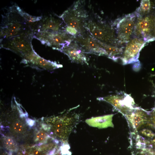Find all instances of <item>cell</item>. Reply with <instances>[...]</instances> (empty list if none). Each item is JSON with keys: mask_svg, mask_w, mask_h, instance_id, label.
Wrapping results in <instances>:
<instances>
[{"mask_svg": "<svg viewBox=\"0 0 155 155\" xmlns=\"http://www.w3.org/2000/svg\"><path fill=\"white\" fill-rule=\"evenodd\" d=\"M26 14L17 5L7 9L2 15L1 26V42L24 35L34 34V22L29 21Z\"/></svg>", "mask_w": 155, "mask_h": 155, "instance_id": "1", "label": "cell"}, {"mask_svg": "<svg viewBox=\"0 0 155 155\" xmlns=\"http://www.w3.org/2000/svg\"><path fill=\"white\" fill-rule=\"evenodd\" d=\"M59 18L65 26L75 30L79 35L88 32L89 15L85 9L84 1L79 0L75 2Z\"/></svg>", "mask_w": 155, "mask_h": 155, "instance_id": "2", "label": "cell"}, {"mask_svg": "<svg viewBox=\"0 0 155 155\" xmlns=\"http://www.w3.org/2000/svg\"><path fill=\"white\" fill-rule=\"evenodd\" d=\"M34 38L42 44L59 51L74 41V38L65 30L57 32H39L34 33Z\"/></svg>", "mask_w": 155, "mask_h": 155, "instance_id": "3", "label": "cell"}, {"mask_svg": "<svg viewBox=\"0 0 155 155\" xmlns=\"http://www.w3.org/2000/svg\"><path fill=\"white\" fill-rule=\"evenodd\" d=\"M34 35H24L1 42L2 47L10 50L19 54L24 59L34 51L31 41Z\"/></svg>", "mask_w": 155, "mask_h": 155, "instance_id": "4", "label": "cell"}, {"mask_svg": "<svg viewBox=\"0 0 155 155\" xmlns=\"http://www.w3.org/2000/svg\"><path fill=\"white\" fill-rule=\"evenodd\" d=\"M137 16L135 12L125 15L116 20L113 24L120 43H127L133 33Z\"/></svg>", "mask_w": 155, "mask_h": 155, "instance_id": "5", "label": "cell"}, {"mask_svg": "<svg viewBox=\"0 0 155 155\" xmlns=\"http://www.w3.org/2000/svg\"><path fill=\"white\" fill-rule=\"evenodd\" d=\"M87 30L90 34L101 42L113 45L115 40L112 28L99 21L89 20Z\"/></svg>", "mask_w": 155, "mask_h": 155, "instance_id": "6", "label": "cell"}, {"mask_svg": "<svg viewBox=\"0 0 155 155\" xmlns=\"http://www.w3.org/2000/svg\"><path fill=\"white\" fill-rule=\"evenodd\" d=\"M97 99L110 104L124 115L135 107L133 98L130 95L123 92H120L116 94L99 97Z\"/></svg>", "mask_w": 155, "mask_h": 155, "instance_id": "7", "label": "cell"}, {"mask_svg": "<svg viewBox=\"0 0 155 155\" xmlns=\"http://www.w3.org/2000/svg\"><path fill=\"white\" fill-rule=\"evenodd\" d=\"M146 42L143 39L135 36L127 43L121 58L122 64L125 65L137 62L140 52Z\"/></svg>", "mask_w": 155, "mask_h": 155, "instance_id": "8", "label": "cell"}, {"mask_svg": "<svg viewBox=\"0 0 155 155\" xmlns=\"http://www.w3.org/2000/svg\"><path fill=\"white\" fill-rule=\"evenodd\" d=\"M155 22V17L152 16L137 18L133 32L135 37L146 42L154 40L152 32Z\"/></svg>", "mask_w": 155, "mask_h": 155, "instance_id": "9", "label": "cell"}, {"mask_svg": "<svg viewBox=\"0 0 155 155\" xmlns=\"http://www.w3.org/2000/svg\"><path fill=\"white\" fill-rule=\"evenodd\" d=\"M74 41L79 44L86 54L107 56L106 51L88 32L78 36L74 38Z\"/></svg>", "mask_w": 155, "mask_h": 155, "instance_id": "10", "label": "cell"}, {"mask_svg": "<svg viewBox=\"0 0 155 155\" xmlns=\"http://www.w3.org/2000/svg\"><path fill=\"white\" fill-rule=\"evenodd\" d=\"M63 30H65L63 22L53 17L49 16L36 23L34 33L39 32H57Z\"/></svg>", "mask_w": 155, "mask_h": 155, "instance_id": "11", "label": "cell"}, {"mask_svg": "<svg viewBox=\"0 0 155 155\" xmlns=\"http://www.w3.org/2000/svg\"><path fill=\"white\" fill-rule=\"evenodd\" d=\"M148 115L144 110L135 107L124 116L133 131L137 132L148 122Z\"/></svg>", "mask_w": 155, "mask_h": 155, "instance_id": "12", "label": "cell"}, {"mask_svg": "<svg viewBox=\"0 0 155 155\" xmlns=\"http://www.w3.org/2000/svg\"><path fill=\"white\" fill-rule=\"evenodd\" d=\"M59 51L66 55L72 62L88 65L86 53L79 44L74 41Z\"/></svg>", "mask_w": 155, "mask_h": 155, "instance_id": "13", "label": "cell"}, {"mask_svg": "<svg viewBox=\"0 0 155 155\" xmlns=\"http://www.w3.org/2000/svg\"><path fill=\"white\" fill-rule=\"evenodd\" d=\"M24 60L33 65L46 69L52 70L62 67L61 65L46 60L41 58L35 52L24 59Z\"/></svg>", "mask_w": 155, "mask_h": 155, "instance_id": "14", "label": "cell"}, {"mask_svg": "<svg viewBox=\"0 0 155 155\" xmlns=\"http://www.w3.org/2000/svg\"><path fill=\"white\" fill-rule=\"evenodd\" d=\"M113 114H111L93 117L86 119L85 122L90 126L99 129L113 127L114 125L113 123Z\"/></svg>", "mask_w": 155, "mask_h": 155, "instance_id": "15", "label": "cell"}, {"mask_svg": "<svg viewBox=\"0 0 155 155\" xmlns=\"http://www.w3.org/2000/svg\"><path fill=\"white\" fill-rule=\"evenodd\" d=\"M97 41L106 51L107 57L108 58L115 61H117L119 58H121L124 47H119L114 45L107 44Z\"/></svg>", "mask_w": 155, "mask_h": 155, "instance_id": "16", "label": "cell"}, {"mask_svg": "<svg viewBox=\"0 0 155 155\" xmlns=\"http://www.w3.org/2000/svg\"><path fill=\"white\" fill-rule=\"evenodd\" d=\"M151 3L149 0H142L140 5L135 12L137 18L144 17L150 12Z\"/></svg>", "mask_w": 155, "mask_h": 155, "instance_id": "17", "label": "cell"}, {"mask_svg": "<svg viewBox=\"0 0 155 155\" xmlns=\"http://www.w3.org/2000/svg\"><path fill=\"white\" fill-rule=\"evenodd\" d=\"M140 133L143 135L150 138H153L155 136L154 133L148 129H144L141 131Z\"/></svg>", "mask_w": 155, "mask_h": 155, "instance_id": "18", "label": "cell"}, {"mask_svg": "<svg viewBox=\"0 0 155 155\" xmlns=\"http://www.w3.org/2000/svg\"><path fill=\"white\" fill-rule=\"evenodd\" d=\"M13 127L15 131L18 132H20L23 130V127L22 125L18 122H16L14 124Z\"/></svg>", "mask_w": 155, "mask_h": 155, "instance_id": "19", "label": "cell"}, {"mask_svg": "<svg viewBox=\"0 0 155 155\" xmlns=\"http://www.w3.org/2000/svg\"><path fill=\"white\" fill-rule=\"evenodd\" d=\"M36 136L38 140L42 141L46 138V135L44 133L40 132L37 134Z\"/></svg>", "mask_w": 155, "mask_h": 155, "instance_id": "20", "label": "cell"}, {"mask_svg": "<svg viewBox=\"0 0 155 155\" xmlns=\"http://www.w3.org/2000/svg\"><path fill=\"white\" fill-rule=\"evenodd\" d=\"M5 142L6 144L8 146H11L14 144L13 140L9 137H7L6 139Z\"/></svg>", "mask_w": 155, "mask_h": 155, "instance_id": "21", "label": "cell"}, {"mask_svg": "<svg viewBox=\"0 0 155 155\" xmlns=\"http://www.w3.org/2000/svg\"><path fill=\"white\" fill-rule=\"evenodd\" d=\"M151 115L152 120L155 125V106L151 112Z\"/></svg>", "mask_w": 155, "mask_h": 155, "instance_id": "22", "label": "cell"}, {"mask_svg": "<svg viewBox=\"0 0 155 155\" xmlns=\"http://www.w3.org/2000/svg\"><path fill=\"white\" fill-rule=\"evenodd\" d=\"M26 122L30 126H32L34 124V121L31 119H26Z\"/></svg>", "mask_w": 155, "mask_h": 155, "instance_id": "23", "label": "cell"}, {"mask_svg": "<svg viewBox=\"0 0 155 155\" xmlns=\"http://www.w3.org/2000/svg\"><path fill=\"white\" fill-rule=\"evenodd\" d=\"M152 36L154 40H155V22L153 30Z\"/></svg>", "mask_w": 155, "mask_h": 155, "instance_id": "24", "label": "cell"}, {"mask_svg": "<svg viewBox=\"0 0 155 155\" xmlns=\"http://www.w3.org/2000/svg\"><path fill=\"white\" fill-rule=\"evenodd\" d=\"M40 152L38 150L35 151L34 152V155H40Z\"/></svg>", "mask_w": 155, "mask_h": 155, "instance_id": "25", "label": "cell"}, {"mask_svg": "<svg viewBox=\"0 0 155 155\" xmlns=\"http://www.w3.org/2000/svg\"><path fill=\"white\" fill-rule=\"evenodd\" d=\"M152 143L155 148V138L152 141Z\"/></svg>", "mask_w": 155, "mask_h": 155, "instance_id": "26", "label": "cell"}, {"mask_svg": "<svg viewBox=\"0 0 155 155\" xmlns=\"http://www.w3.org/2000/svg\"><path fill=\"white\" fill-rule=\"evenodd\" d=\"M23 155H28L27 153H26L24 154Z\"/></svg>", "mask_w": 155, "mask_h": 155, "instance_id": "27", "label": "cell"}, {"mask_svg": "<svg viewBox=\"0 0 155 155\" xmlns=\"http://www.w3.org/2000/svg\"><path fill=\"white\" fill-rule=\"evenodd\" d=\"M140 155H143V153L142 152L141 153Z\"/></svg>", "mask_w": 155, "mask_h": 155, "instance_id": "28", "label": "cell"}, {"mask_svg": "<svg viewBox=\"0 0 155 155\" xmlns=\"http://www.w3.org/2000/svg\"><path fill=\"white\" fill-rule=\"evenodd\" d=\"M44 155H45V154H44Z\"/></svg>", "mask_w": 155, "mask_h": 155, "instance_id": "29", "label": "cell"}]
</instances>
